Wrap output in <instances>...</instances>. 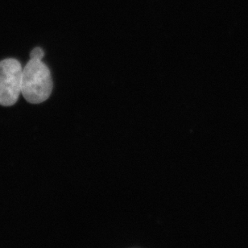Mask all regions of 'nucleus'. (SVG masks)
I'll return each mask as SVG.
<instances>
[{"mask_svg":"<svg viewBox=\"0 0 248 248\" xmlns=\"http://www.w3.org/2000/svg\"><path fill=\"white\" fill-rule=\"evenodd\" d=\"M53 91L50 70L41 60L30 59L23 68L21 93L29 103L38 104L47 100Z\"/></svg>","mask_w":248,"mask_h":248,"instance_id":"1","label":"nucleus"},{"mask_svg":"<svg viewBox=\"0 0 248 248\" xmlns=\"http://www.w3.org/2000/svg\"><path fill=\"white\" fill-rule=\"evenodd\" d=\"M23 68L19 61L8 58L0 62V105L10 107L21 93Z\"/></svg>","mask_w":248,"mask_h":248,"instance_id":"2","label":"nucleus"},{"mask_svg":"<svg viewBox=\"0 0 248 248\" xmlns=\"http://www.w3.org/2000/svg\"><path fill=\"white\" fill-rule=\"evenodd\" d=\"M44 51L41 48H35L30 53V59L41 60L44 57Z\"/></svg>","mask_w":248,"mask_h":248,"instance_id":"3","label":"nucleus"}]
</instances>
